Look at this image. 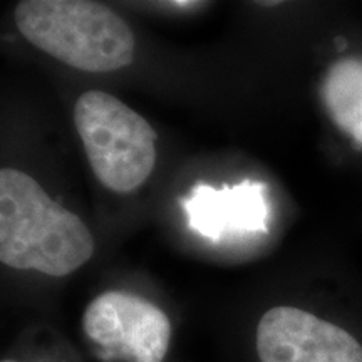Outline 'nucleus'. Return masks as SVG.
Segmentation results:
<instances>
[{"mask_svg": "<svg viewBox=\"0 0 362 362\" xmlns=\"http://www.w3.org/2000/svg\"><path fill=\"white\" fill-rule=\"evenodd\" d=\"M83 327L106 361L163 362L170 347L168 315L136 293H101L86 309Z\"/></svg>", "mask_w": 362, "mask_h": 362, "instance_id": "obj_4", "label": "nucleus"}, {"mask_svg": "<svg viewBox=\"0 0 362 362\" xmlns=\"http://www.w3.org/2000/svg\"><path fill=\"white\" fill-rule=\"evenodd\" d=\"M94 252L84 221L24 171H0V262L17 270L64 277Z\"/></svg>", "mask_w": 362, "mask_h": 362, "instance_id": "obj_1", "label": "nucleus"}, {"mask_svg": "<svg viewBox=\"0 0 362 362\" xmlns=\"http://www.w3.org/2000/svg\"><path fill=\"white\" fill-rule=\"evenodd\" d=\"M332 47L337 57L324 69L317 94L332 128L362 153V54H347L344 35L332 39Z\"/></svg>", "mask_w": 362, "mask_h": 362, "instance_id": "obj_7", "label": "nucleus"}, {"mask_svg": "<svg viewBox=\"0 0 362 362\" xmlns=\"http://www.w3.org/2000/svg\"><path fill=\"white\" fill-rule=\"evenodd\" d=\"M2 362H16V361H2Z\"/></svg>", "mask_w": 362, "mask_h": 362, "instance_id": "obj_8", "label": "nucleus"}, {"mask_svg": "<svg viewBox=\"0 0 362 362\" xmlns=\"http://www.w3.org/2000/svg\"><path fill=\"white\" fill-rule=\"evenodd\" d=\"M16 25L34 47L74 69L103 74L129 66L134 35L110 7L86 0H24Z\"/></svg>", "mask_w": 362, "mask_h": 362, "instance_id": "obj_2", "label": "nucleus"}, {"mask_svg": "<svg viewBox=\"0 0 362 362\" xmlns=\"http://www.w3.org/2000/svg\"><path fill=\"white\" fill-rule=\"evenodd\" d=\"M260 362H362L354 330L298 305H275L257 327Z\"/></svg>", "mask_w": 362, "mask_h": 362, "instance_id": "obj_5", "label": "nucleus"}, {"mask_svg": "<svg viewBox=\"0 0 362 362\" xmlns=\"http://www.w3.org/2000/svg\"><path fill=\"white\" fill-rule=\"evenodd\" d=\"M181 205L189 228L214 243L267 232L270 208L262 181L243 180L221 188L198 183Z\"/></svg>", "mask_w": 362, "mask_h": 362, "instance_id": "obj_6", "label": "nucleus"}, {"mask_svg": "<svg viewBox=\"0 0 362 362\" xmlns=\"http://www.w3.org/2000/svg\"><path fill=\"white\" fill-rule=\"evenodd\" d=\"M74 124L90 168L111 192H134L155 170V129L117 98L103 90L84 93L76 101Z\"/></svg>", "mask_w": 362, "mask_h": 362, "instance_id": "obj_3", "label": "nucleus"}]
</instances>
